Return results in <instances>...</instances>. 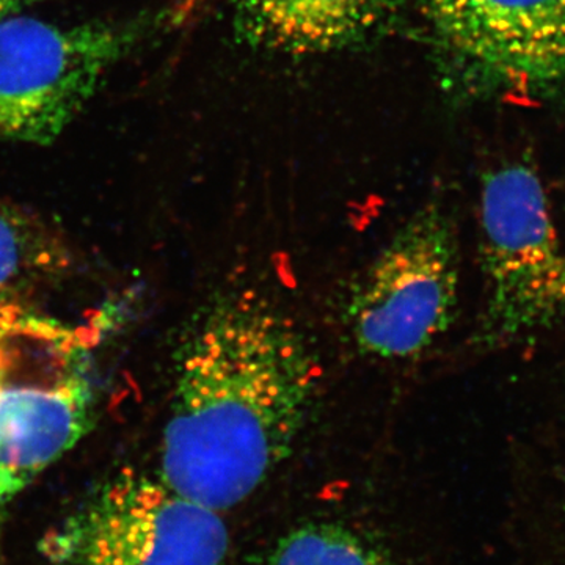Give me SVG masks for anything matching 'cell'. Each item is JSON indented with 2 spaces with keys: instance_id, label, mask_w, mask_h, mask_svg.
Returning <instances> with one entry per match:
<instances>
[{
  "instance_id": "cell-1",
  "label": "cell",
  "mask_w": 565,
  "mask_h": 565,
  "mask_svg": "<svg viewBox=\"0 0 565 565\" xmlns=\"http://www.w3.org/2000/svg\"><path fill=\"white\" fill-rule=\"evenodd\" d=\"M174 364L156 479L222 514L296 448L318 403L321 364L299 326L253 289L211 300Z\"/></svg>"
},
{
  "instance_id": "cell-2",
  "label": "cell",
  "mask_w": 565,
  "mask_h": 565,
  "mask_svg": "<svg viewBox=\"0 0 565 565\" xmlns=\"http://www.w3.org/2000/svg\"><path fill=\"white\" fill-rule=\"evenodd\" d=\"M92 405L88 334L0 307V503L84 437Z\"/></svg>"
},
{
  "instance_id": "cell-3",
  "label": "cell",
  "mask_w": 565,
  "mask_h": 565,
  "mask_svg": "<svg viewBox=\"0 0 565 565\" xmlns=\"http://www.w3.org/2000/svg\"><path fill=\"white\" fill-rule=\"evenodd\" d=\"M484 302L473 334L479 351H498L565 315V250L537 173L505 163L481 185Z\"/></svg>"
},
{
  "instance_id": "cell-4",
  "label": "cell",
  "mask_w": 565,
  "mask_h": 565,
  "mask_svg": "<svg viewBox=\"0 0 565 565\" xmlns=\"http://www.w3.org/2000/svg\"><path fill=\"white\" fill-rule=\"evenodd\" d=\"M148 28L141 18L71 28L21 14L0 21V139L52 143Z\"/></svg>"
},
{
  "instance_id": "cell-5",
  "label": "cell",
  "mask_w": 565,
  "mask_h": 565,
  "mask_svg": "<svg viewBox=\"0 0 565 565\" xmlns=\"http://www.w3.org/2000/svg\"><path fill=\"white\" fill-rule=\"evenodd\" d=\"M459 245L451 214L426 202L382 248L345 308L356 349L381 360L418 356L440 340L459 303Z\"/></svg>"
},
{
  "instance_id": "cell-6",
  "label": "cell",
  "mask_w": 565,
  "mask_h": 565,
  "mask_svg": "<svg viewBox=\"0 0 565 565\" xmlns=\"http://www.w3.org/2000/svg\"><path fill=\"white\" fill-rule=\"evenodd\" d=\"M228 527L212 511L125 471L41 545L55 565H222Z\"/></svg>"
},
{
  "instance_id": "cell-7",
  "label": "cell",
  "mask_w": 565,
  "mask_h": 565,
  "mask_svg": "<svg viewBox=\"0 0 565 565\" xmlns=\"http://www.w3.org/2000/svg\"><path fill=\"white\" fill-rule=\"evenodd\" d=\"M441 44L482 88L531 102L565 90V0H422Z\"/></svg>"
},
{
  "instance_id": "cell-8",
  "label": "cell",
  "mask_w": 565,
  "mask_h": 565,
  "mask_svg": "<svg viewBox=\"0 0 565 565\" xmlns=\"http://www.w3.org/2000/svg\"><path fill=\"white\" fill-rule=\"evenodd\" d=\"M388 0H236L237 25L255 46L289 55L343 50L384 18Z\"/></svg>"
},
{
  "instance_id": "cell-9",
  "label": "cell",
  "mask_w": 565,
  "mask_h": 565,
  "mask_svg": "<svg viewBox=\"0 0 565 565\" xmlns=\"http://www.w3.org/2000/svg\"><path fill=\"white\" fill-rule=\"evenodd\" d=\"M253 565H393L370 539L340 522L294 527Z\"/></svg>"
},
{
  "instance_id": "cell-10",
  "label": "cell",
  "mask_w": 565,
  "mask_h": 565,
  "mask_svg": "<svg viewBox=\"0 0 565 565\" xmlns=\"http://www.w3.org/2000/svg\"><path fill=\"white\" fill-rule=\"evenodd\" d=\"M57 264H62V252L43 230L0 202V307L18 305L14 297L40 277L54 273Z\"/></svg>"
},
{
  "instance_id": "cell-11",
  "label": "cell",
  "mask_w": 565,
  "mask_h": 565,
  "mask_svg": "<svg viewBox=\"0 0 565 565\" xmlns=\"http://www.w3.org/2000/svg\"><path fill=\"white\" fill-rule=\"evenodd\" d=\"M535 531L534 565H565V486L541 503Z\"/></svg>"
},
{
  "instance_id": "cell-12",
  "label": "cell",
  "mask_w": 565,
  "mask_h": 565,
  "mask_svg": "<svg viewBox=\"0 0 565 565\" xmlns=\"http://www.w3.org/2000/svg\"><path fill=\"white\" fill-rule=\"evenodd\" d=\"M35 2L36 0H0V21L20 13L22 9Z\"/></svg>"
}]
</instances>
